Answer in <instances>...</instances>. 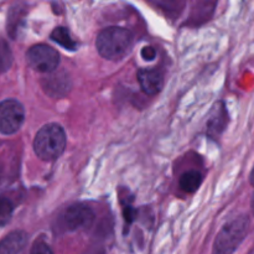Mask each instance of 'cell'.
Instances as JSON below:
<instances>
[{
    "mask_svg": "<svg viewBox=\"0 0 254 254\" xmlns=\"http://www.w3.org/2000/svg\"><path fill=\"white\" fill-rule=\"evenodd\" d=\"M42 88L47 96L52 98H62L67 96V93L71 89V79L66 71H59L56 69L52 73L46 74L42 78Z\"/></svg>",
    "mask_w": 254,
    "mask_h": 254,
    "instance_id": "7",
    "label": "cell"
},
{
    "mask_svg": "<svg viewBox=\"0 0 254 254\" xmlns=\"http://www.w3.org/2000/svg\"><path fill=\"white\" fill-rule=\"evenodd\" d=\"M31 254H54L52 250L49 247V245L44 241H36L31 248Z\"/></svg>",
    "mask_w": 254,
    "mask_h": 254,
    "instance_id": "15",
    "label": "cell"
},
{
    "mask_svg": "<svg viewBox=\"0 0 254 254\" xmlns=\"http://www.w3.org/2000/svg\"><path fill=\"white\" fill-rule=\"evenodd\" d=\"M29 66L40 73H52L60 64V54L51 46L45 44L30 47L26 54Z\"/></svg>",
    "mask_w": 254,
    "mask_h": 254,
    "instance_id": "4",
    "label": "cell"
},
{
    "mask_svg": "<svg viewBox=\"0 0 254 254\" xmlns=\"http://www.w3.org/2000/svg\"><path fill=\"white\" fill-rule=\"evenodd\" d=\"M252 211H253V215H254V193L252 196Z\"/></svg>",
    "mask_w": 254,
    "mask_h": 254,
    "instance_id": "19",
    "label": "cell"
},
{
    "mask_svg": "<svg viewBox=\"0 0 254 254\" xmlns=\"http://www.w3.org/2000/svg\"><path fill=\"white\" fill-rule=\"evenodd\" d=\"M25 121V109L16 99H6L0 103V133L11 135L20 130Z\"/></svg>",
    "mask_w": 254,
    "mask_h": 254,
    "instance_id": "5",
    "label": "cell"
},
{
    "mask_svg": "<svg viewBox=\"0 0 254 254\" xmlns=\"http://www.w3.org/2000/svg\"><path fill=\"white\" fill-rule=\"evenodd\" d=\"M12 211H14V206H12L11 201L9 198L0 197V227L10 222Z\"/></svg>",
    "mask_w": 254,
    "mask_h": 254,
    "instance_id": "13",
    "label": "cell"
},
{
    "mask_svg": "<svg viewBox=\"0 0 254 254\" xmlns=\"http://www.w3.org/2000/svg\"><path fill=\"white\" fill-rule=\"evenodd\" d=\"M27 242V235L22 231H15L9 233L2 241H0V254H17L25 247Z\"/></svg>",
    "mask_w": 254,
    "mask_h": 254,
    "instance_id": "10",
    "label": "cell"
},
{
    "mask_svg": "<svg viewBox=\"0 0 254 254\" xmlns=\"http://www.w3.org/2000/svg\"><path fill=\"white\" fill-rule=\"evenodd\" d=\"M251 184L254 186V166L252 169V173H251Z\"/></svg>",
    "mask_w": 254,
    "mask_h": 254,
    "instance_id": "18",
    "label": "cell"
},
{
    "mask_svg": "<svg viewBox=\"0 0 254 254\" xmlns=\"http://www.w3.org/2000/svg\"><path fill=\"white\" fill-rule=\"evenodd\" d=\"M123 212H124V220H126V222L128 223V225H130V223L134 221V218H135V215H136L135 210H134L130 205H124Z\"/></svg>",
    "mask_w": 254,
    "mask_h": 254,
    "instance_id": "16",
    "label": "cell"
},
{
    "mask_svg": "<svg viewBox=\"0 0 254 254\" xmlns=\"http://www.w3.org/2000/svg\"><path fill=\"white\" fill-rule=\"evenodd\" d=\"M141 57L146 61H151L156 57V51L154 47L151 46H145L143 50H141Z\"/></svg>",
    "mask_w": 254,
    "mask_h": 254,
    "instance_id": "17",
    "label": "cell"
},
{
    "mask_svg": "<svg viewBox=\"0 0 254 254\" xmlns=\"http://www.w3.org/2000/svg\"><path fill=\"white\" fill-rule=\"evenodd\" d=\"M179 184L185 192L192 193L200 189L201 184H202V175L196 170L186 171L181 175Z\"/></svg>",
    "mask_w": 254,
    "mask_h": 254,
    "instance_id": "11",
    "label": "cell"
},
{
    "mask_svg": "<svg viewBox=\"0 0 254 254\" xmlns=\"http://www.w3.org/2000/svg\"><path fill=\"white\" fill-rule=\"evenodd\" d=\"M216 107L217 108L213 109L212 116L210 117L207 123V134L212 138L220 136L228 123V114L225 108V104L221 102Z\"/></svg>",
    "mask_w": 254,
    "mask_h": 254,
    "instance_id": "9",
    "label": "cell"
},
{
    "mask_svg": "<svg viewBox=\"0 0 254 254\" xmlns=\"http://www.w3.org/2000/svg\"><path fill=\"white\" fill-rule=\"evenodd\" d=\"M133 45V34L124 27L111 26L97 36L96 46L102 57L111 61L122 60Z\"/></svg>",
    "mask_w": 254,
    "mask_h": 254,
    "instance_id": "1",
    "label": "cell"
},
{
    "mask_svg": "<svg viewBox=\"0 0 254 254\" xmlns=\"http://www.w3.org/2000/svg\"><path fill=\"white\" fill-rule=\"evenodd\" d=\"M50 37H51L52 41L59 44L60 46H62L64 49L69 50V51H74V50L77 49V44L74 42V40L72 39L71 35H69V31L66 27H56V29L51 32Z\"/></svg>",
    "mask_w": 254,
    "mask_h": 254,
    "instance_id": "12",
    "label": "cell"
},
{
    "mask_svg": "<svg viewBox=\"0 0 254 254\" xmlns=\"http://www.w3.org/2000/svg\"><path fill=\"white\" fill-rule=\"evenodd\" d=\"M66 143V133L62 127L50 123L37 131L34 139V150L41 160L54 161L62 155Z\"/></svg>",
    "mask_w": 254,
    "mask_h": 254,
    "instance_id": "2",
    "label": "cell"
},
{
    "mask_svg": "<svg viewBox=\"0 0 254 254\" xmlns=\"http://www.w3.org/2000/svg\"><path fill=\"white\" fill-rule=\"evenodd\" d=\"M93 221V211L84 203L71 205L62 215V225H64V230L69 231V232L89 228Z\"/></svg>",
    "mask_w": 254,
    "mask_h": 254,
    "instance_id": "6",
    "label": "cell"
},
{
    "mask_svg": "<svg viewBox=\"0 0 254 254\" xmlns=\"http://www.w3.org/2000/svg\"><path fill=\"white\" fill-rule=\"evenodd\" d=\"M250 227L248 216L242 215L230 221L218 232L213 243V254H232L247 236Z\"/></svg>",
    "mask_w": 254,
    "mask_h": 254,
    "instance_id": "3",
    "label": "cell"
},
{
    "mask_svg": "<svg viewBox=\"0 0 254 254\" xmlns=\"http://www.w3.org/2000/svg\"><path fill=\"white\" fill-rule=\"evenodd\" d=\"M10 64H11V54L9 46L4 42L0 47V68L6 69L9 68Z\"/></svg>",
    "mask_w": 254,
    "mask_h": 254,
    "instance_id": "14",
    "label": "cell"
},
{
    "mask_svg": "<svg viewBox=\"0 0 254 254\" xmlns=\"http://www.w3.org/2000/svg\"><path fill=\"white\" fill-rule=\"evenodd\" d=\"M138 81L144 93L155 96L160 93L164 87V76L160 71L154 68H141L138 71Z\"/></svg>",
    "mask_w": 254,
    "mask_h": 254,
    "instance_id": "8",
    "label": "cell"
}]
</instances>
